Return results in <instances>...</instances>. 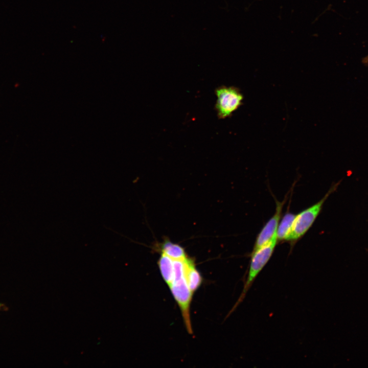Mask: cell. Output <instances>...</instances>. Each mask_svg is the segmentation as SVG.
<instances>
[{"label": "cell", "instance_id": "6da1fadb", "mask_svg": "<svg viewBox=\"0 0 368 368\" xmlns=\"http://www.w3.org/2000/svg\"><path fill=\"white\" fill-rule=\"evenodd\" d=\"M341 182V180L333 183L319 201L296 215L286 241L294 243L307 233L321 212L325 201L337 190Z\"/></svg>", "mask_w": 368, "mask_h": 368}, {"label": "cell", "instance_id": "7a4b0ae2", "mask_svg": "<svg viewBox=\"0 0 368 368\" xmlns=\"http://www.w3.org/2000/svg\"><path fill=\"white\" fill-rule=\"evenodd\" d=\"M278 242L277 234H275L268 243L256 249L252 250L251 254L249 268L242 292L231 313L244 300L255 280L270 260Z\"/></svg>", "mask_w": 368, "mask_h": 368}, {"label": "cell", "instance_id": "3957f363", "mask_svg": "<svg viewBox=\"0 0 368 368\" xmlns=\"http://www.w3.org/2000/svg\"><path fill=\"white\" fill-rule=\"evenodd\" d=\"M215 95L217 97L215 109L219 119L229 117L242 104L243 96L236 87L219 86L215 89Z\"/></svg>", "mask_w": 368, "mask_h": 368}, {"label": "cell", "instance_id": "277c9868", "mask_svg": "<svg viewBox=\"0 0 368 368\" xmlns=\"http://www.w3.org/2000/svg\"><path fill=\"white\" fill-rule=\"evenodd\" d=\"M169 287L180 309L187 331L189 333L192 334L190 306L193 293L190 289L185 277L173 281Z\"/></svg>", "mask_w": 368, "mask_h": 368}, {"label": "cell", "instance_id": "5b68a950", "mask_svg": "<svg viewBox=\"0 0 368 368\" xmlns=\"http://www.w3.org/2000/svg\"><path fill=\"white\" fill-rule=\"evenodd\" d=\"M285 201V199L282 202L278 200L275 201V212L258 235L253 250L256 249L268 243L276 234Z\"/></svg>", "mask_w": 368, "mask_h": 368}, {"label": "cell", "instance_id": "8992f818", "mask_svg": "<svg viewBox=\"0 0 368 368\" xmlns=\"http://www.w3.org/2000/svg\"><path fill=\"white\" fill-rule=\"evenodd\" d=\"M185 278L190 289L193 293L199 287L202 283V278L200 273L196 268L193 262L188 258L186 260Z\"/></svg>", "mask_w": 368, "mask_h": 368}, {"label": "cell", "instance_id": "52a82bcc", "mask_svg": "<svg viewBox=\"0 0 368 368\" xmlns=\"http://www.w3.org/2000/svg\"><path fill=\"white\" fill-rule=\"evenodd\" d=\"M158 266L163 279L169 286L174 279L173 260L162 253L158 261Z\"/></svg>", "mask_w": 368, "mask_h": 368}, {"label": "cell", "instance_id": "ba28073f", "mask_svg": "<svg viewBox=\"0 0 368 368\" xmlns=\"http://www.w3.org/2000/svg\"><path fill=\"white\" fill-rule=\"evenodd\" d=\"M296 215L287 212L283 217L279 224L277 237L278 241H286L290 232L292 225Z\"/></svg>", "mask_w": 368, "mask_h": 368}, {"label": "cell", "instance_id": "9c48e42d", "mask_svg": "<svg viewBox=\"0 0 368 368\" xmlns=\"http://www.w3.org/2000/svg\"><path fill=\"white\" fill-rule=\"evenodd\" d=\"M162 251L173 260H184L187 258L185 250L181 246L169 241L163 243Z\"/></svg>", "mask_w": 368, "mask_h": 368}, {"label": "cell", "instance_id": "30bf717a", "mask_svg": "<svg viewBox=\"0 0 368 368\" xmlns=\"http://www.w3.org/2000/svg\"><path fill=\"white\" fill-rule=\"evenodd\" d=\"M5 308H7L6 307H5V305L0 303V310H5Z\"/></svg>", "mask_w": 368, "mask_h": 368}]
</instances>
